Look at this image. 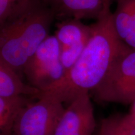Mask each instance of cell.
Wrapping results in <instances>:
<instances>
[{
  "instance_id": "obj_14",
  "label": "cell",
  "mask_w": 135,
  "mask_h": 135,
  "mask_svg": "<svg viewBox=\"0 0 135 135\" xmlns=\"http://www.w3.org/2000/svg\"><path fill=\"white\" fill-rule=\"evenodd\" d=\"M135 99V79L116 94L112 103L131 104Z\"/></svg>"
},
{
  "instance_id": "obj_6",
  "label": "cell",
  "mask_w": 135,
  "mask_h": 135,
  "mask_svg": "<svg viewBox=\"0 0 135 135\" xmlns=\"http://www.w3.org/2000/svg\"><path fill=\"white\" fill-rule=\"evenodd\" d=\"M96 127L89 93L78 96L65 109L53 135H92Z\"/></svg>"
},
{
  "instance_id": "obj_8",
  "label": "cell",
  "mask_w": 135,
  "mask_h": 135,
  "mask_svg": "<svg viewBox=\"0 0 135 135\" xmlns=\"http://www.w3.org/2000/svg\"><path fill=\"white\" fill-rule=\"evenodd\" d=\"M55 13L56 19L95 20L111 13L113 0H45Z\"/></svg>"
},
{
  "instance_id": "obj_3",
  "label": "cell",
  "mask_w": 135,
  "mask_h": 135,
  "mask_svg": "<svg viewBox=\"0 0 135 135\" xmlns=\"http://www.w3.org/2000/svg\"><path fill=\"white\" fill-rule=\"evenodd\" d=\"M18 116L11 135H53L65 108L53 94L42 92Z\"/></svg>"
},
{
  "instance_id": "obj_4",
  "label": "cell",
  "mask_w": 135,
  "mask_h": 135,
  "mask_svg": "<svg viewBox=\"0 0 135 135\" xmlns=\"http://www.w3.org/2000/svg\"><path fill=\"white\" fill-rule=\"evenodd\" d=\"M23 73L30 85L41 91L59 81L65 75L61 61L60 45L55 35H49L25 66Z\"/></svg>"
},
{
  "instance_id": "obj_1",
  "label": "cell",
  "mask_w": 135,
  "mask_h": 135,
  "mask_svg": "<svg viewBox=\"0 0 135 135\" xmlns=\"http://www.w3.org/2000/svg\"><path fill=\"white\" fill-rule=\"evenodd\" d=\"M93 25L92 37L80 58L59 81L42 92L70 103L78 96L94 90L116 59L129 48L116 33L112 12Z\"/></svg>"
},
{
  "instance_id": "obj_15",
  "label": "cell",
  "mask_w": 135,
  "mask_h": 135,
  "mask_svg": "<svg viewBox=\"0 0 135 135\" xmlns=\"http://www.w3.org/2000/svg\"><path fill=\"white\" fill-rule=\"evenodd\" d=\"M131 104L132 105H131L130 111L128 113V114H126V116L120 117L121 120L123 123L128 124H135V99Z\"/></svg>"
},
{
  "instance_id": "obj_12",
  "label": "cell",
  "mask_w": 135,
  "mask_h": 135,
  "mask_svg": "<svg viewBox=\"0 0 135 135\" xmlns=\"http://www.w3.org/2000/svg\"><path fill=\"white\" fill-rule=\"evenodd\" d=\"M99 135H135V124H126L118 116L106 118L102 121Z\"/></svg>"
},
{
  "instance_id": "obj_11",
  "label": "cell",
  "mask_w": 135,
  "mask_h": 135,
  "mask_svg": "<svg viewBox=\"0 0 135 135\" xmlns=\"http://www.w3.org/2000/svg\"><path fill=\"white\" fill-rule=\"evenodd\" d=\"M25 96L0 97V132L1 135H11L18 116L30 103Z\"/></svg>"
},
{
  "instance_id": "obj_2",
  "label": "cell",
  "mask_w": 135,
  "mask_h": 135,
  "mask_svg": "<svg viewBox=\"0 0 135 135\" xmlns=\"http://www.w3.org/2000/svg\"><path fill=\"white\" fill-rule=\"evenodd\" d=\"M56 19L45 0H30L0 23V60L19 73L49 35Z\"/></svg>"
},
{
  "instance_id": "obj_9",
  "label": "cell",
  "mask_w": 135,
  "mask_h": 135,
  "mask_svg": "<svg viewBox=\"0 0 135 135\" xmlns=\"http://www.w3.org/2000/svg\"><path fill=\"white\" fill-rule=\"evenodd\" d=\"M116 1V9L112 13L114 30L123 43L135 50V0Z\"/></svg>"
},
{
  "instance_id": "obj_7",
  "label": "cell",
  "mask_w": 135,
  "mask_h": 135,
  "mask_svg": "<svg viewBox=\"0 0 135 135\" xmlns=\"http://www.w3.org/2000/svg\"><path fill=\"white\" fill-rule=\"evenodd\" d=\"M135 78V50L129 48L116 59L105 77L94 89L97 98L111 103L121 89Z\"/></svg>"
},
{
  "instance_id": "obj_13",
  "label": "cell",
  "mask_w": 135,
  "mask_h": 135,
  "mask_svg": "<svg viewBox=\"0 0 135 135\" xmlns=\"http://www.w3.org/2000/svg\"><path fill=\"white\" fill-rule=\"evenodd\" d=\"M30 0H0V23L21 9Z\"/></svg>"
},
{
  "instance_id": "obj_10",
  "label": "cell",
  "mask_w": 135,
  "mask_h": 135,
  "mask_svg": "<svg viewBox=\"0 0 135 135\" xmlns=\"http://www.w3.org/2000/svg\"><path fill=\"white\" fill-rule=\"evenodd\" d=\"M41 93L36 88L25 83L19 73L0 60V97L28 96L38 98Z\"/></svg>"
},
{
  "instance_id": "obj_5",
  "label": "cell",
  "mask_w": 135,
  "mask_h": 135,
  "mask_svg": "<svg viewBox=\"0 0 135 135\" xmlns=\"http://www.w3.org/2000/svg\"><path fill=\"white\" fill-rule=\"evenodd\" d=\"M93 33V25L67 18L56 24L55 36L60 45L61 61L65 73L73 66L86 48Z\"/></svg>"
}]
</instances>
